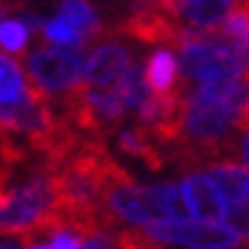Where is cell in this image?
Instances as JSON below:
<instances>
[{
	"label": "cell",
	"instance_id": "obj_8",
	"mask_svg": "<svg viewBox=\"0 0 249 249\" xmlns=\"http://www.w3.org/2000/svg\"><path fill=\"white\" fill-rule=\"evenodd\" d=\"M59 126L56 115L51 109V104L36 95L34 90H28L14 104H0V135H25L31 143H42L53 129Z\"/></svg>",
	"mask_w": 249,
	"mask_h": 249
},
{
	"label": "cell",
	"instance_id": "obj_3",
	"mask_svg": "<svg viewBox=\"0 0 249 249\" xmlns=\"http://www.w3.org/2000/svg\"><path fill=\"white\" fill-rule=\"evenodd\" d=\"M101 210L107 218H118L132 227H154L174 218H182V196L177 182H154L137 185L129 174L107 185L101 196Z\"/></svg>",
	"mask_w": 249,
	"mask_h": 249
},
{
	"label": "cell",
	"instance_id": "obj_15",
	"mask_svg": "<svg viewBox=\"0 0 249 249\" xmlns=\"http://www.w3.org/2000/svg\"><path fill=\"white\" fill-rule=\"evenodd\" d=\"M112 92L118 95V101L124 104V109H140V104L148 98V87H146V79H143V65H132L126 70L124 76L118 79V84L112 87Z\"/></svg>",
	"mask_w": 249,
	"mask_h": 249
},
{
	"label": "cell",
	"instance_id": "obj_13",
	"mask_svg": "<svg viewBox=\"0 0 249 249\" xmlns=\"http://www.w3.org/2000/svg\"><path fill=\"white\" fill-rule=\"evenodd\" d=\"M143 79L151 95H174L179 84V62L171 48H154L143 65Z\"/></svg>",
	"mask_w": 249,
	"mask_h": 249
},
{
	"label": "cell",
	"instance_id": "obj_10",
	"mask_svg": "<svg viewBox=\"0 0 249 249\" xmlns=\"http://www.w3.org/2000/svg\"><path fill=\"white\" fill-rule=\"evenodd\" d=\"M135 65V53L118 36H107L92 45L90 56L84 59V87L87 90H112L118 79Z\"/></svg>",
	"mask_w": 249,
	"mask_h": 249
},
{
	"label": "cell",
	"instance_id": "obj_18",
	"mask_svg": "<svg viewBox=\"0 0 249 249\" xmlns=\"http://www.w3.org/2000/svg\"><path fill=\"white\" fill-rule=\"evenodd\" d=\"M28 36H31V28L23 23V17H6L0 23V51L6 56L23 53L28 48Z\"/></svg>",
	"mask_w": 249,
	"mask_h": 249
},
{
	"label": "cell",
	"instance_id": "obj_17",
	"mask_svg": "<svg viewBox=\"0 0 249 249\" xmlns=\"http://www.w3.org/2000/svg\"><path fill=\"white\" fill-rule=\"evenodd\" d=\"M218 34L249 51V3H235V9L224 17V23L215 28Z\"/></svg>",
	"mask_w": 249,
	"mask_h": 249
},
{
	"label": "cell",
	"instance_id": "obj_2",
	"mask_svg": "<svg viewBox=\"0 0 249 249\" xmlns=\"http://www.w3.org/2000/svg\"><path fill=\"white\" fill-rule=\"evenodd\" d=\"M171 45L179 53L177 62H179L182 79L191 81L193 87L232 81L249 70V51L224 39L218 31H188V28H182Z\"/></svg>",
	"mask_w": 249,
	"mask_h": 249
},
{
	"label": "cell",
	"instance_id": "obj_19",
	"mask_svg": "<svg viewBox=\"0 0 249 249\" xmlns=\"http://www.w3.org/2000/svg\"><path fill=\"white\" fill-rule=\"evenodd\" d=\"M235 151H238V157H241V162H247V168H249V126L241 132V137H238Z\"/></svg>",
	"mask_w": 249,
	"mask_h": 249
},
{
	"label": "cell",
	"instance_id": "obj_21",
	"mask_svg": "<svg viewBox=\"0 0 249 249\" xmlns=\"http://www.w3.org/2000/svg\"><path fill=\"white\" fill-rule=\"evenodd\" d=\"M28 249H48V244H39V241H31V244H28Z\"/></svg>",
	"mask_w": 249,
	"mask_h": 249
},
{
	"label": "cell",
	"instance_id": "obj_14",
	"mask_svg": "<svg viewBox=\"0 0 249 249\" xmlns=\"http://www.w3.org/2000/svg\"><path fill=\"white\" fill-rule=\"evenodd\" d=\"M28 90H31V84L25 79V70L20 68V62L0 53V104L20 101Z\"/></svg>",
	"mask_w": 249,
	"mask_h": 249
},
{
	"label": "cell",
	"instance_id": "obj_12",
	"mask_svg": "<svg viewBox=\"0 0 249 249\" xmlns=\"http://www.w3.org/2000/svg\"><path fill=\"white\" fill-rule=\"evenodd\" d=\"M162 9L179 28L188 31H215L224 23V17L235 3L230 0H177V3H162Z\"/></svg>",
	"mask_w": 249,
	"mask_h": 249
},
{
	"label": "cell",
	"instance_id": "obj_9",
	"mask_svg": "<svg viewBox=\"0 0 249 249\" xmlns=\"http://www.w3.org/2000/svg\"><path fill=\"white\" fill-rule=\"evenodd\" d=\"M143 238L151 244H174L185 249H235L238 238L230 235L224 227L202 224L193 218H174L165 224H154L143 230Z\"/></svg>",
	"mask_w": 249,
	"mask_h": 249
},
{
	"label": "cell",
	"instance_id": "obj_16",
	"mask_svg": "<svg viewBox=\"0 0 249 249\" xmlns=\"http://www.w3.org/2000/svg\"><path fill=\"white\" fill-rule=\"evenodd\" d=\"M118 146L124 148L126 154H132V157L146 160L148 168H162V157H160V151H157V143L143 129H124L118 135Z\"/></svg>",
	"mask_w": 249,
	"mask_h": 249
},
{
	"label": "cell",
	"instance_id": "obj_7",
	"mask_svg": "<svg viewBox=\"0 0 249 249\" xmlns=\"http://www.w3.org/2000/svg\"><path fill=\"white\" fill-rule=\"evenodd\" d=\"M104 20L98 9L90 3H79V0H68L56 9L53 17L42 20L39 34L51 48H65V51H79L81 45L92 42L101 34Z\"/></svg>",
	"mask_w": 249,
	"mask_h": 249
},
{
	"label": "cell",
	"instance_id": "obj_11",
	"mask_svg": "<svg viewBox=\"0 0 249 249\" xmlns=\"http://www.w3.org/2000/svg\"><path fill=\"white\" fill-rule=\"evenodd\" d=\"M179 196L185 210L193 215V221H202V224H215L221 227V218H224V202L215 191L213 179L199 171V174H188L185 179L179 182Z\"/></svg>",
	"mask_w": 249,
	"mask_h": 249
},
{
	"label": "cell",
	"instance_id": "obj_1",
	"mask_svg": "<svg viewBox=\"0 0 249 249\" xmlns=\"http://www.w3.org/2000/svg\"><path fill=\"white\" fill-rule=\"evenodd\" d=\"M249 126V70L232 81L199 84L179 92V121L174 143L199 151H218L235 129Z\"/></svg>",
	"mask_w": 249,
	"mask_h": 249
},
{
	"label": "cell",
	"instance_id": "obj_20",
	"mask_svg": "<svg viewBox=\"0 0 249 249\" xmlns=\"http://www.w3.org/2000/svg\"><path fill=\"white\" fill-rule=\"evenodd\" d=\"M0 249H25L20 241H14V238H3L0 241Z\"/></svg>",
	"mask_w": 249,
	"mask_h": 249
},
{
	"label": "cell",
	"instance_id": "obj_6",
	"mask_svg": "<svg viewBox=\"0 0 249 249\" xmlns=\"http://www.w3.org/2000/svg\"><path fill=\"white\" fill-rule=\"evenodd\" d=\"M204 174L213 179L224 202L221 227L238 241H249V168L230 160H213Z\"/></svg>",
	"mask_w": 249,
	"mask_h": 249
},
{
	"label": "cell",
	"instance_id": "obj_4",
	"mask_svg": "<svg viewBox=\"0 0 249 249\" xmlns=\"http://www.w3.org/2000/svg\"><path fill=\"white\" fill-rule=\"evenodd\" d=\"M59 213L53 171H36L17 188H0V232H23L48 227Z\"/></svg>",
	"mask_w": 249,
	"mask_h": 249
},
{
	"label": "cell",
	"instance_id": "obj_5",
	"mask_svg": "<svg viewBox=\"0 0 249 249\" xmlns=\"http://www.w3.org/2000/svg\"><path fill=\"white\" fill-rule=\"evenodd\" d=\"M25 79L31 81V90L48 104L65 95L73 98L84 84V56L81 51L42 45L25 56Z\"/></svg>",
	"mask_w": 249,
	"mask_h": 249
}]
</instances>
